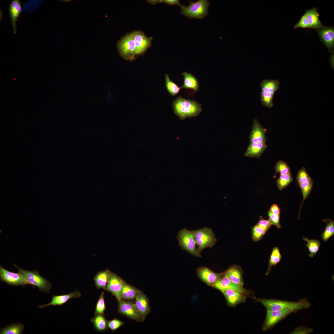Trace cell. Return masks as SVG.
Returning <instances> with one entry per match:
<instances>
[{
	"mask_svg": "<svg viewBox=\"0 0 334 334\" xmlns=\"http://www.w3.org/2000/svg\"><path fill=\"white\" fill-rule=\"evenodd\" d=\"M174 113L180 119L198 116L202 110L201 105L196 101L179 96L173 102Z\"/></svg>",
	"mask_w": 334,
	"mask_h": 334,
	"instance_id": "1",
	"label": "cell"
},
{
	"mask_svg": "<svg viewBox=\"0 0 334 334\" xmlns=\"http://www.w3.org/2000/svg\"><path fill=\"white\" fill-rule=\"evenodd\" d=\"M257 300L264 306L267 310L269 311L290 309L295 313L308 308L311 305L306 298L301 299L298 301L266 299H259Z\"/></svg>",
	"mask_w": 334,
	"mask_h": 334,
	"instance_id": "2",
	"label": "cell"
},
{
	"mask_svg": "<svg viewBox=\"0 0 334 334\" xmlns=\"http://www.w3.org/2000/svg\"><path fill=\"white\" fill-rule=\"evenodd\" d=\"M210 2L207 0L189 1L188 6H182L180 13L189 18L202 19L208 13Z\"/></svg>",
	"mask_w": 334,
	"mask_h": 334,
	"instance_id": "3",
	"label": "cell"
},
{
	"mask_svg": "<svg viewBox=\"0 0 334 334\" xmlns=\"http://www.w3.org/2000/svg\"><path fill=\"white\" fill-rule=\"evenodd\" d=\"M14 265L18 270L19 272L25 278L29 284L36 286L40 291L47 293H49L52 287L51 283L42 277L37 270L28 271L21 268L15 264Z\"/></svg>",
	"mask_w": 334,
	"mask_h": 334,
	"instance_id": "4",
	"label": "cell"
},
{
	"mask_svg": "<svg viewBox=\"0 0 334 334\" xmlns=\"http://www.w3.org/2000/svg\"><path fill=\"white\" fill-rule=\"evenodd\" d=\"M117 47L120 56L126 60L136 58L134 32L126 34L118 41Z\"/></svg>",
	"mask_w": 334,
	"mask_h": 334,
	"instance_id": "5",
	"label": "cell"
},
{
	"mask_svg": "<svg viewBox=\"0 0 334 334\" xmlns=\"http://www.w3.org/2000/svg\"><path fill=\"white\" fill-rule=\"evenodd\" d=\"M192 232L198 246L197 250L199 253L204 248L212 247L215 244L216 240L211 229L205 227L192 231Z\"/></svg>",
	"mask_w": 334,
	"mask_h": 334,
	"instance_id": "6",
	"label": "cell"
},
{
	"mask_svg": "<svg viewBox=\"0 0 334 334\" xmlns=\"http://www.w3.org/2000/svg\"><path fill=\"white\" fill-rule=\"evenodd\" d=\"M178 238L180 245L183 249L195 256H201L195 248V242L192 231L184 228L179 232Z\"/></svg>",
	"mask_w": 334,
	"mask_h": 334,
	"instance_id": "7",
	"label": "cell"
},
{
	"mask_svg": "<svg viewBox=\"0 0 334 334\" xmlns=\"http://www.w3.org/2000/svg\"><path fill=\"white\" fill-rule=\"evenodd\" d=\"M292 313L295 312L293 310L290 309L276 311L267 310L263 330L265 331L271 329L276 323L284 319Z\"/></svg>",
	"mask_w": 334,
	"mask_h": 334,
	"instance_id": "8",
	"label": "cell"
},
{
	"mask_svg": "<svg viewBox=\"0 0 334 334\" xmlns=\"http://www.w3.org/2000/svg\"><path fill=\"white\" fill-rule=\"evenodd\" d=\"M0 280L9 285L22 286L29 284L24 276L20 273L10 272L0 266Z\"/></svg>",
	"mask_w": 334,
	"mask_h": 334,
	"instance_id": "9",
	"label": "cell"
},
{
	"mask_svg": "<svg viewBox=\"0 0 334 334\" xmlns=\"http://www.w3.org/2000/svg\"><path fill=\"white\" fill-rule=\"evenodd\" d=\"M118 302L119 313L138 322L143 321L145 317L137 310L135 304L122 300Z\"/></svg>",
	"mask_w": 334,
	"mask_h": 334,
	"instance_id": "10",
	"label": "cell"
},
{
	"mask_svg": "<svg viewBox=\"0 0 334 334\" xmlns=\"http://www.w3.org/2000/svg\"><path fill=\"white\" fill-rule=\"evenodd\" d=\"M125 281L116 274L111 272L106 290L115 296L118 301L122 300L121 292Z\"/></svg>",
	"mask_w": 334,
	"mask_h": 334,
	"instance_id": "11",
	"label": "cell"
},
{
	"mask_svg": "<svg viewBox=\"0 0 334 334\" xmlns=\"http://www.w3.org/2000/svg\"><path fill=\"white\" fill-rule=\"evenodd\" d=\"M212 285L222 292L228 289H232L243 294L248 293L247 291L243 288V285L234 283L225 274L223 276L216 281Z\"/></svg>",
	"mask_w": 334,
	"mask_h": 334,
	"instance_id": "12",
	"label": "cell"
},
{
	"mask_svg": "<svg viewBox=\"0 0 334 334\" xmlns=\"http://www.w3.org/2000/svg\"><path fill=\"white\" fill-rule=\"evenodd\" d=\"M136 56L143 54L151 46L152 38L148 37L141 31H134Z\"/></svg>",
	"mask_w": 334,
	"mask_h": 334,
	"instance_id": "13",
	"label": "cell"
},
{
	"mask_svg": "<svg viewBox=\"0 0 334 334\" xmlns=\"http://www.w3.org/2000/svg\"><path fill=\"white\" fill-rule=\"evenodd\" d=\"M252 129L249 136L250 143H254L263 142L267 141L266 134L267 130L259 123L257 118L253 122Z\"/></svg>",
	"mask_w": 334,
	"mask_h": 334,
	"instance_id": "14",
	"label": "cell"
},
{
	"mask_svg": "<svg viewBox=\"0 0 334 334\" xmlns=\"http://www.w3.org/2000/svg\"><path fill=\"white\" fill-rule=\"evenodd\" d=\"M320 40L328 50L331 51L334 47V28L324 26L317 30Z\"/></svg>",
	"mask_w": 334,
	"mask_h": 334,
	"instance_id": "15",
	"label": "cell"
},
{
	"mask_svg": "<svg viewBox=\"0 0 334 334\" xmlns=\"http://www.w3.org/2000/svg\"><path fill=\"white\" fill-rule=\"evenodd\" d=\"M81 293L78 290L71 292L67 294L61 295H53L51 302L47 304L38 306L40 309L47 306H61L66 303L70 299L73 298H78L81 297Z\"/></svg>",
	"mask_w": 334,
	"mask_h": 334,
	"instance_id": "16",
	"label": "cell"
},
{
	"mask_svg": "<svg viewBox=\"0 0 334 334\" xmlns=\"http://www.w3.org/2000/svg\"><path fill=\"white\" fill-rule=\"evenodd\" d=\"M9 11L14 33H16V22L22 11L21 3L19 0H12L9 6Z\"/></svg>",
	"mask_w": 334,
	"mask_h": 334,
	"instance_id": "17",
	"label": "cell"
},
{
	"mask_svg": "<svg viewBox=\"0 0 334 334\" xmlns=\"http://www.w3.org/2000/svg\"><path fill=\"white\" fill-rule=\"evenodd\" d=\"M197 272L199 276L204 282L209 285H212L220 279L223 275L222 273L214 272L209 269L204 267L198 268Z\"/></svg>",
	"mask_w": 334,
	"mask_h": 334,
	"instance_id": "18",
	"label": "cell"
},
{
	"mask_svg": "<svg viewBox=\"0 0 334 334\" xmlns=\"http://www.w3.org/2000/svg\"><path fill=\"white\" fill-rule=\"evenodd\" d=\"M267 148L265 143L259 142L250 143L244 156L250 157L259 158Z\"/></svg>",
	"mask_w": 334,
	"mask_h": 334,
	"instance_id": "19",
	"label": "cell"
},
{
	"mask_svg": "<svg viewBox=\"0 0 334 334\" xmlns=\"http://www.w3.org/2000/svg\"><path fill=\"white\" fill-rule=\"evenodd\" d=\"M135 305L139 312L144 317L150 312V308L148 298L141 291L135 298Z\"/></svg>",
	"mask_w": 334,
	"mask_h": 334,
	"instance_id": "20",
	"label": "cell"
},
{
	"mask_svg": "<svg viewBox=\"0 0 334 334\" xmlns=\"http://www.w3.org/2000/svg\"><path fill=\"white\" fill-rule=\"evenodd\" d=\"M227 301L230 305L234 306L245 301L243 294L236 290L228 289L222 291Z\"/></svg>",
	"mask_w": 334,
	"mask_h": 334,
	"instance_id": "21",
	"label": "cell"
},
{
	"mask_svg": "<svg viewBox=\"0 0 334 334\" xmlns=\"http://www.w3.org/2000/svg\"><path fill=\"white\" fill-rule=\"evenodd\" d=\"M305 13L309 21L310 28L317 30L324 26L319 19V15L318 12V9L316 7H314L312 9L307 10Z\"/></svg>",
	"mask_w": 334,
	"mask_h": 334,
	"instance_id": "22",
	"label": "cell"
},
{
	"mask_svg": "<svg viewBox=\"0 0 334 334\" xmlns=\"http://www.w3.org/2000/svg\"><path fill=\"white\" fill-rule=\"evenodd\" d=\"M111 272L108 269L99 272L94 276L95 285L98 289H106Z\"/></svg>",
	"mask_w": 334,
	"mask_h": 334,
	"instance_id": "23",
	"label": "cell"
},
{
	"mask_svg": "<svg viewBox=\"0 0 334 334\" xmlns=\"http://www.w3.org/2000/svg\"><path fill=\"white\" fill-rule=\"evenodd\" d=\"M182 75L184 77L182 88L192 89L195 92L199 90V85L197 79L191 74L184 72Z\"/></svg>",
	"mask_w": 334,
	"mask_h": 334,
	"instance_id": "24",
	"label": "cell"
},
{
	"mask_svg": "<svg viewBox=\"0 0 334 334\" xmlns=\"http://www.w3.org/2000/svg\"><path fill=\"white\" fill-rule=\"evenodd\" d=\"M93 327L98 332L105 331L108 328V321L103 314H96L91 319Z\"/></svg>",
	"mask_w": 334,
	"mask_h": 334,
	"instance_id": "25",
	"label": "cell"
},
{
	"mask_svg": "<svg viewBox=\"0 0 334 334\" xmlns=\"http://www.w3.org/2000/svg\"><path fill=\"white\" fill-rule=\"evenodd\" d=\"M280 83L277 79H264L260 83L262 91L274 94L279 88Z\"/></svg>",
	"mask_w": 334,
	"mask_h": 334,
	"instance_id": "26",
	"label": "cell"
},
{
	"mask_svg": "<svg viewBox=\"0 0 334 334\" xmlns=\"http://www.w3.org/2000/svg\"><path fill=\"white\" fill-rule=\"evenodd\" d=\"M224 274L234 283L242 285H243L241 272L240 269L236 266H232Z\"/></svg>",
	"mask_w": 334,
	"mask_h": 334,
	"instance_id": "27",
	"label": "cell"
},
{
	"mask_svg": "<svg viewBox=\"0 0 334 334\" xmlns=\"http://www.w3.org/2000/svg\"><path fill=\"white\" fill-rule=\"evenodd\" d=\"M139 291L136 288L125 282L121 292L122 299L127 300L134 299Z\"/></svg>",
	"mask_w": 334,
	"mask_h": 334,
	"instance_id": "28",
	"label": "cell"
},
{
	"mask_svg": "<svg viewBox=\"0 0 334 334\" xmlns=\"http://www.w3.org/2000/svg\"><path fill=\"white\" fill-rule=\"evenodd\" d=\"M24 324L19 323L6 326L1 329L0 334H21L24 330Z\"/></svg>",
	"mask_w": 334,
	"mask_h": 334,
	"instance_id": "29",
	"label": "cell"
},
{
	"mask_svg": "<svg viewBox=\"0 0 334 334\" xmlns=\"http://www.w3.org/2000/svg\"><path fill=\"white\" fill-rule=\"evenodd\" d=\"M281 258L282 256L279 249L277 247H274L272 249L269 261L268 268L266 273L267 275H268L271 271L272 266H276L280 261Z\"/></svg>",
	"mask_w": 334,
	"mask_h": 334,
	"instance_id": "30",
	"label": "cell"
},
{
	"mask_svg": "<svg viewBox=\"0 0 334 334\" xmlns=\"http://www.w3.org/2000/svg\"><path fill=\"white\" fill-rule=\"evenodd\" d=\"M303 239L307 242L306 246L310 252L309 255L311 258L313 257L318 251L320 246V241L316 239H309L307 237H303Z\"/></svg>",
	"mask_w": 334,
	"mask_h": 334,
	"instance_id": "31",
	"label": "cell"
},
{
	"mask_svg": "<svg viewBox=\"0 0 334 334\" xmlns=\"http://www.w3.org/2000/svg\"><path fill=\"white\" fill-rule=\"evenodd\" d=\"M165 85L166 88L170 95L174 96L177 95L182 87H179L176 84L170 79L169 75H165Z\"/></svg>",
	"mask_w": 334,
	"mask_h": 334,
	"instance_id": "32",
	"label": "cell"
},
{
	"mask_svg": "<svg viewBox=\"0 0 334 334\" xmlns=\"http://www.w3.org/2000/svg\"><path fill=\"white\" fill-rule=\"evenodd\" d=\"M313 182L311 179L299 184V186L302 192L303 199L300 206V209L299 215L298 219L301 210L302 205L304 200L307 198L311 192L313 186Z\"/></svg>",
	"mask_w": 334,
	"mask_h": 334,
	"instance_id": "33",
	"label": "cell"
},
{
	"mask_svg": "<svg viewBox=\"0 0 334 334\" xmlns=\"http://www.w3.org/2000/svg\"><path fill=\"white\" fill-rule=\"evenodd\" d=\"M323 221L326 223L327 225L325 230L321 235V236L324 241H327L334 234V221L326 219H324Z\"/></svg>",
	"mask_w": 334,
	"mask_h": 334,
	"instance_id": "34",
	"label": "cell"
},
{
	"mask_svg": "<svg viewBox=\"0 0 334 334\" xmlns=\"http://www.w3.org/2000/svg\"><path fill=\"white\" fill-rule=\"evenodd\" d=\"M260 95L261 101L263 105L269 108H271L273 106V94L261 91Z\"/></svg>",
	"mask_w": 334,
	"mask_h": 334,
	"instance_id": "35",
	"label": "cell"
},
{
	"mask_svg": "<svg viewBox=\"0 0 334 334\" xmlns=\"http://www.w3.org/2000/svg\"><path fill=\"white\" fill-rule=\"evenodd\" d=\"M293 181L291 173L280 175L277 181V185L278 189L280 190H282L288 186Z\"/></svg>",
	"mask_w": 334,
	"mask_h": 334,
	"instance_id": "36",
	"label": "cell"
},
{
	"mask_svg": "<svg viewBox=\"0 0 334 334\" xmlns=\"http://www.w3.org/2000/svg\"><path fill=\"white\" fill-rule=\"evenodd\" d=\"M275 174L280 173V175L291 173L290 169L287 164L282 160H280L276 163L275 167Z\"/></svg>",
	"mask_w": 334,
	"mask_h": 334,
	"instance_id": "37",
	"label": "cell"
},
{
	"mask_svg": "<svg viewBox=\"0 0 334 334\" xmlns=\"http://www.w3.org/2000/svg\"><path fill=\"white\" fill-rule=\"evenodd\" d=\"M42 2L39 0L28 1L24 4L23 9L28 12H34L41 6Z\"/></svg>",
	"mask_w": 334,
	"mask_h": 334,
	"instance_id": "38",
	"label": "cell"
},
{
	"mask_svg": "<svg viewBox=\"0 0 334 334\" xmlns=\"http://www.w3.org/2000/svg\"><path fill=\"white\" fill-rule=\"evenodd\" d=\"M266 231L262 228L256 225L252 228V239L256 242L260 240L266 233Z\"/></svg>",
	"mask_w": 334,
	"mask_h": 334,
	"instance_id": "39",
	"label": "cell"
},
{
	"mask_svg": "<svg viewBox=\"0 0 334 334\" xmlns=\"http://www.w3.org/2000/svg\"><path fill=\"white\" fill-rule=\"evenodd\" d=\"M106 309L104 300V292L101 293L98 300L95 308V315L104 314Z\"/></svg>",
	"mask_w": 334,
	"mask_h": 334,
	"instance_id": "40",
	"label": "cell"
},
{
	"mask_svg": "<svg viewBox=\"0 0 334 334\" xmlns=\"http://www.w3.org/2000/svg\"><path fill=\"white\" fill-rule=\"evenodd\" d=\"M311 179L309 174L304 167H302L298 172L297 177V180L300 184Z\"/></svg>",
	"mask_w": 334,
	"mask_h": 334,
	"instance_id": "41",
	"label": "cell"
},
{
	"mask_svg": "<svg viewBox=\"0 0 334 334\" xmlns=\"http://www.w3.org/2000/svg\"><path fill=\"white\" fill-rule=\"evenodd\" d=\"M310 28V25L306 15L304 14L301 17L299 22L294 25V28Z\"/></svg>",
	"mask_w": 334,
	"mask_h": 334,
	"instance_id": "42",
	"label": "cell"
},
{
	"mask_svg": "<svg viewBox=\"0 0 334 334\" xmlns=\"http://www.w3.org/2000/svg\"><path fill=\"white\" fill-rule=\"evenodd\" d=\"M269 220L272 225H274L277 228H281L280 223V215H276L272 213L269 210L268 212Z\"/></svg>",
	"mask_w": 334,
	"mask_h": 334,
	"instance_id": "43",
	"label": "cell"
},
{
	"mask_svg": "<svg viewBox=\"0 0 334 334\" xmlns=\"http://www.w3.org/2000/svg\"><path fill=\"white\" fill-rule=\"evenodd\" d=\"M124 324L121 320L116 319L108 321V327L112 331L118 329Z\"/></svg>",
	"mask_w": 334,
	"mask_h": 334,
	"instance_id": "44",
	"label": "cell"
},
{
	"mask_svg": "<svg viewBox=\"0 0 334 334\" xmlns=\"http://www.w3.org/2000/svg\"><path fill=\"white\" fill-rule=\"evenodd\" d=\"M256 225L262 228L267 232L271 227L272 225L269 220H265L262 216H259V220Z\"/></svg>",
	"mask_w": 334,
	"mask_h": 334,
	"instance_id": "45",
	"label": "cell"
},
{
	"mask_svg": "<svg viewBox=\"0 0 334 334\" xmlns=\"http://www.w3.org/2000/svg\"><path fill=\"white\" fill-rule=\"evenodd\" d=\"M313 331L312 329L300 326L296 328L290 333L291 334H310Z\"/></svg>",
	"mask_w": 334,
	"mask_h": 334,
	"instance_id": "46",
	"label": "cell"
},
{
	"mask_svg": "<svg viewBox=\"0 0 334 334\" xmlns=\"http://www.w3.org/2000/svg\"><path fill=\"white\" fill-rule=\"evenodd\" d=\"M269 211L272 213L276 215H279L280 214V209L276 204H273L271 206Z\"/></svg>",
	"mask_w": 334,
	"mask_h": 334,
	"instance_id": "47",
	"label": "cell"
},
{
	"mask_svg": "<svg viewBox=\"0 0 334 334\" xmlns=\"http://www.w3.org/2000/svg\"><path fill=\"white\" fill-rule=\"evenodd\" d=\"M161 3H164L169 5H177L181 7L182 6L179 0H161Z\"/></svg>",
	"mask_w": 334,
	"mask_h": 334,
	"instance_id": "48",
	"label": "cell"
},
{
	"mask_svg": "<svg viewBox=\"0 0 334 334\" xmlns=\"http://www.w3.org/2000/svg\"><path fill=\"white\" fill-rule=\"evenodd\" d=\"M147 1L148 3L153 5L161 3V0H151Z\"/></svg>",
	"mask_w": 334,
	"mask_h": 334,
	"instance_id": "49",
	"label": "cell"
}]
</instances>
